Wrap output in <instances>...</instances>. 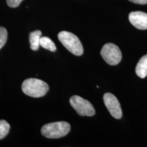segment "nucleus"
I'll use <instances>...</instances> for the list:
<instances>
[{"mask_svg":"<svg viewBox=\"0 0 147 147\" xmlns=\"http://www.w3.org/2000/svg\"><path fill=\"white\" fill-rule=\"evenodd\" d=\"M22 90L25 94L33 98L44 96L49 90L48 84L39 79L31 78L25 80L22 84Z\"/></svg>","mask_w":147,"mask_h":147,"instance_id":"1","label":"nucleus"},{"mask_svg":"<svg viewBox=\"0 0 147 147\" xmlns=\"http://www.w3.org/2000/svg\"><path fill=\"white\" fill-rule=\"evenodd\" d=\"M59 40L69 51L76 56H81L84 53V48L79 38L73 33L62 31L58 33Z\"/></svg>","mask_w":147,"mask_h":147,"instance_id":"2","label":"nucleus"},{"mask_svg":"<svg viewBox=\"0 0 147 147\" xmlns=\"http://www.w3.org/2000/svg\"><path fill=\"white\" fill-rule=\"evenodd\" d=\"M70 130V125L68 123L57 121L44 125L41 129V133L48 138H58L66 136Z\"/></svg>","mask_w":147,"mask_h":147,"instance_id":"3","label":"nucleus"},{"mask_svg":"<svg viewBox=\"0 0 147 147\" xmlns=\"http://www.w3.org/2000/svg\"><path fill=\"white\" fill-rule=\"evenodd\" d=\"M70 104L80 116H94V108L88 100H85L78 95H74L70 99Z\"/></svg>","mask_w":147,"mask_h":147,"instance_id":"4","label":"nucleus"},{"mask_svg":"<svg viewBox=\"0 0 147 147\" xmlns=\"http://www.w3.org/2000/svg\"><path fill=\"white\" fill-rule=\"evenodd\" d=\"M100 53L105 62L111 65H117L121 62L122 57L119 48L112 43L105 44Z\"/></svg>","mask_w":147,"mask_h":147,"instance_id":"5","label":"nucleus"},{"mask_svg":"<svg viewBox=\"0 0 147 147\" xmlns=\"http://www.w3.org/2000/svg\"><path fill=\"white\" fill-rule=\"evenodd\" d=\"M104 101L106 107L113 117L120 119L122 117V110L121 105L114 95L107 93L104 95Z\"/></svg>","mask_w":147,"mask_h":147,"instance_id":"6","label":"nucleus"},{"mask_svg":"<svg viewBox=\"0 0 147 147\" xmlns=\"http://www.w3.org/2000/svg\"><path fill=\"white\" fill-rule=\"evenodd\" d=\"M130 23L137 29L144 30L147 29V14L146 13L137 11L131 12L129 15Z\"/></svg>","mask_w":147,"mask_h":147,"instance_id":"7","label":"nucleus"},{"mask_svg":"<svg viewBox=\"0 0 147 147\" xmlns=\"http://www.w3.org/2000/svg\"><path fill=\"white\" fill-rule=\"evenodd\" d=\"M136 73L138 76L144 79L147 76V55L140 59L136 67Z\"/></svg>","mask_w":147,"mask_h":147,"instance_id":"8","label":"nucleus"},{"mask_svg":"<svg viewBox=\"0 0 147 147\" xmlns=\"http://www.w3.org/2000/svg\"><path fill=\"white\" fill-rule=\"evenodd\" d=\"M42 33L39 30L32 32L29 35V41L30 47L32 50L37 51L40 46V40L42 37Z\"/></svg>","mask_w":147,"mask_h":147,"instance_id":"9","label":"nucleus"},{"mask_svg":"<svg viewBox=\"0 0 147 147\" xmlns=\"http://www.w3.org/2000/svg\"><path fill=\"white\" fill-rule=\"evenodd\" d=\"M40 45L45 49L52 52H55L57 49L53 40L47 37H41L40 40Z\"/></svg>","mask_w":147,"mask_h":147,"instance_id":"10","label":"nucleus"},{"mask_svg":"<svg viewBox=\"0 0 147 147\" xmlns=\"http://www.w3.org/2000/svg\"><path fill=\"white\" fill-rule=\"evenodd\" d=\"M10 129V125L5 120L0 121V140L3 139L8 134Z\"/></svg>","mask_w":147,"mask_h":147,"instance_id":"11","label":"nucleus"},{"mask_svg":"<svg viewBox=\"0 0 147 147\" xmlns=\"http://www.w3.org/2000/svg\"><path fill=\"white\" fill-rule=\"evenodd\" d=\"M8 38L7 31L5 27H0V50L5 45Z\"/></svg>","mask_w":147,"mask_h":147,"instance_id":"12","label":"nucleus"},{"mask_svg":"<svg viewBox=\"0 0 147 147\" xmlns=\"http://www.w3.org/2000/svg\"><path fill=\"white\" fill-rule=\"evenodd\" d=\"M24 0H7V5L11 8H16L20 5Z\"/></svg>","mask_w":147,"mask_h":147,"instance_id":"13","label":"nucleus"},{"mask_svg":"<svg viewBox=\"0 0 147 147\" xmlns=\"http://www.w3.org/2000/svg\"><path fill=\"white\" fill-rule=\"evenodd\" d=\"M132 3L138 5H146L147 4V0H129Z\"/></svg>","mask_w":147,"mask_h":147,"instance_id":"14","label":"nucleus"}]
</instances>
